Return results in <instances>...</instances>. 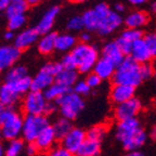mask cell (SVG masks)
<instances>
[{
    "mask_svg": "<svg viewBox=\"0 0 156 156\" xmlns=\"http://www.w3.org/2000/svg\"><path fill=\"white\" fill-rule=\"evenodd\" d=\"M141 110H142L141 101L134 97L132 99H130V100L126 101V102L116 105L114 111V115H115V118L118 122H122V120L136 118V116L141 112Z\"/></svg>",
    "mask_w": 156,
    "mask_h": 156,
    "instance_id": "obj_9",
    "label": "cell"
},
{
    "mask_svg": "<svg viewBox=\"0 0 156 156\" xmlns=\"http://www.w3.org/2000/svg\"><path fill=\"white\" fill-rule=\"evenodd\" d=\"M49 125V118L46 115H26L23 119V140L28 143H34L38 134Z\"/></svg>",
    "mask_w": 156,
    "mask_h": 156,
    "instance_id": "obj_8",
    "label": "cell"
},
{
    "mask_svg": "<svg viewBox=\"0 0 156 156\" xmlns=\"http://www.w3.org/2000/svg\"><path fill=\"white\" fill-rule=\"evenodd\" d=\"M85 81H86V83L89 86V88H90V89H93V88L99 87L102 80H101L100 78L98 77L94 73H91V74H89V75L87 76V78H86Z\"/></svg>",
    "mask_w": 156,
    "mask_h": 156,
    "instance_id": "obj_44",
    "label": "cell"
},
{
    "mask_svg": "<svg viewBox=\"0 0 156 156\" xmlns=\"http://www.w3.org/2000/svg\"><path fill=\"white\" fill-rule=\"evenodd\" d=\"M29 5L25 0H11L9 7L5 10V14H7L8 19L13 15H19V14H25Z\"/></svg>",
    "mask_w": 156,
    "mask_h": 156,
    "instance_id": "obj_32",
    "label": "cell"
},
{
    "mask_svg": "<svg viewBox=\"0 0 156 156\" xmlns=\"http://www.w3.org/2000/svg\"><path fill=\"white\" fill-rule=\"evenodd\" d=\"M0 156H5V147L0 144Z\"/></svg>",
    "mask_w": 156,
    "mask_h": 156,
    "instance_id": "obj_54",
    "label": "cell"
},
{
    "mask_svg": "<svg viewBox=\"0 0 156 156\" xmlns=\"http://www.w3.org/2000/svg\"><path fill=\"white\" fill-rule=\"evenodd\" d=\"M25 1H26L28 5H38L41 0H25Z\"/></svg>",
    "mask_w": 156,
    "mask_h": 156,
    "instance_id": "obj_52",
    "label": "cell"
},
{
    "mask_svg": "<svg viewBox=\"0 0 156 156\" xmlns=\"http://www.w3.org/2000/svg\"><path fill=\"white\" fill-rule=\"evenodd\" d=\"M38 152V149H37L34 143H28L27 145H25L24 154L26 156H36Z\"/></svg>",
    "mask_w": 156,
    "mask_h": 156,
    "instance_id": "obj_45",
    "label": "cell"
},
{
    "mask_svg": "<svg viewBox=\"0 0 156 156\" xmlns=\"http://www.w3.org/2000/svg\"><path fill=\"white\" fill-rule=\"evenodd\" d=\"M23 119L24 117L13 107H8L7 110L0 115V126L2 131V139L8 141L17 139L22 136Z\"/></svg>",
    "mask_w": 156,
    "mask_h": 156,
    "instance_id": "obj_4",
    "label": "cell"
},
{
    "mask_svg": "<svg viewBox=\"0 0 156 156\" xmlns=\"http://www.w3.org/2000/svg\"><path fill=\"white\" fill-rule=\"evenodd\" d=\"M2 140V131H1V126H0V142Z\"/></svg>",
    "mask_w": 156,
    "mask_h": 156,
    "instance_id": "obj_58",
    "label": "cell"
},
{
    "mask_svg": "<svg viewBox=\"0 0 156 156\" xmlns=\"http://www.w3.org/2000/svg\"><path fill=\"white\" fill-rule=\"evenodd\" d=\"M63 69L60 62L47 63L38 71V73L32 78L30 90L44 92L47 88L54 83V78Z\"/></svg>",
    "mask_w": 156,
    "mask_h": 156,
    "instance_id": "obj_7",
    "label": "cell"
},
{
    "mask_svg": "<svg viewBox=\"0 0 156 156\" xmlns=\"http://www.w3.org/2000/svg\"><path fill=\"white\" fill-rule=\"evenodd\" d=\"M125 10V8H124V5H122V3H116L115 5V12L116 13H118L119 14L120 12H122Z\"/></svg>",
    "mask_w": 156,
    "mask_h": 156,
    "instance_id": "obj_50",
    "label": "cell"
},
{
    "mask_svg": "<svg viewBox=\"0 0 156 156\" xmlns=\"http://www.w3.org/2000/svg\"><path fill=\"white\" fill-rule=\"evenodd\" d=\"M11 0H0V11H5L9 7Z\"/></svg>",
    "mask_w": 156,
    "mask_h": 156,
    "instance_id": "obj_46",
    "label": "cell"
},
{
    "mask_svg": "<svg viewBox=\"0 0 156 156\" xmlns=\"http://www.w3.org/2000/svg\"><path fill=\"white\" fill-rule=\"evenodd\" d=\"M56 36H58V33L55 32H50L41 35V37H39L38 41H37L38 51L44 55L52 53L55 50Z\"/></svg>",
    "mask_w": 156,
    "mask_h": 156,
    "instance_id": "obj_19",
    "label": "cell"
},
{
    "mask_svg": "<svg viewBox=\"0 0 156 156\" xmlns=\"http://www.w3.org/2000/svg\"><path fill=\"white\" fill-rule=\"evenodd\" d=\"M26 76H29V74L24 65H14L7 71L5 83H12V81L22 79Z\"/></svg>",
    "mask_w": 156,
    "mask_h": 156,
    "instance_id": "obj_31",
    "label": "cell"
},
{
    "mask_svg": "<svg viewBox=\"0 0 156 156\" xmlns=\"http://www.w3.org/2000/svg\"><path fill=\"white\" fill-rule=\"evenodd\" d=\"M107 134V128L104 125H95L91 127L90 129L86 132V138L90 140H94L98 142H102Z\"/></svg>",
    "mask_w": 156,
    "mask_h": 156,
    "instance_id": "obj_33",
    "label": "cell"
},
{
    "mask_svg": "<svg viewBox=\"0 0 156 156\" xmlns=\"http://www.w3.org/2000/svg\"><path fill=\"white\" fill-rule=\"evenodd\" d=\"M91 39V36L89 33H83V34L80 35V40L83 44H86V42H88L89 40Z\"/></svg>",
    "mask_w": 156,
    "mask_h": 156,
    "instance_id": "obj_48",
    "label": "cell"
},
{
    "mask_svg": "<svg viewBox=\"0 0 156 156\" xmlns=\"http://www.w3.org/2000/svg\"><path fill=\"white\" fill-rule=\"evenodd\" d=\"M115 138L127 152H130L141 149L147 141V133L138 118H131L118 122L115 129Z\"/></svg>",
    "mask_w": 156,
    "mask_h": 156,
    "instance_id": "obj_1",
    "label": "cell"
},
{
    "mask_svg": "<svg viewBox=\"0 0 156 156\" xmlns=\"http://www.w3.org/2000/svg\"><path fill=\"white\" fill-rule=\"evenodd\" d=\"M55 141H56V136L54 134L53 128H52L51 125H49L48 127H46L38 134V136H37L36 140L34 141V144L36 145L38 151L46 152L53 147Z\"/></svg>",
    "mask_w": 156,
    "mask_h": 156,
    "instance_id": "obj_16",
    "label": "cell"
},
{
    "mask_svg": "<svg viewBox=\"0 0 156 156\" xmlns=\"http://www.w3.org/2000/svg\"><path fill=\"white\" fill-rule=\"evenodd\" d=\"M62 65V67L64 69H73V71H76V63L75 60H74L73 55L71 53L65 54V55L62 58V61L60 62Z\"/></svg>",
    "mask_w": 156,
    "mask_h": 156,
    "instance_id": "obj_40",
    "label": "cell"
},
{
    "mask_svg": "<svg viewBox=\"0 0 156 156\" xmlns=\"http://www.w3.org/2000/svg\"><path fill=\"white\" fill-rule=\"evenodd\" d=\"M125 156H144L142 152H140L139 150H136V151H130L126 154Z\"/></svg>",
    "mask_w": 156,
    "mask_h": 156,
    "instance_id": "obj_49",
    "label": "cell"
},
{
    "mask_svg": "<svg viewBox=\"0 0 156 156\" xmlns=\"http://www.w3.org/2000/svg\"><path fill=\"white\" fill-rule=\"evenodd\" d=\"M102 53H103V58H107L108 61H111L116 67L124 61L125 58V55L119 50V48H118V46H117L115 41L107 42L103 47Z\"/></svg>",
    "mask_w": 156,
    "mask_h": 156,
    "instance_id": "obj_20",
    "label": "cell"
},
{
    "mask_svg": "<svg viewBox=\"0 0 156 156\" xmlns=\"http://www.w3.org/2000/svg\"><path fill=\"white\" fill-rule=\"evenodd\" d=\"M14 37H15V34L13 32H11V30H7V32L5 33V35H3V38H5V40H8V41L14 40Z\"/></svg>",
    "mask_w": 156,
    "mask_h": 156,
    "instance_id": "obj_47",
    "label": "cell"
},
{
    "mask_svg": "<svg viewBox=\"0 0 156 156\" xmlns=\"http://www.w3.org/2000/svg\"><path fill=\"white\" fill-rule=\"evenodd\" d=\"M90 90L91 89L89 88V86L86 83L85 80H77L75 85L73 86V91L75 93H77L78 95H80V97L89 94Z\"/></svg>",
    "mask_w": 156,
    "mask_h": 156,
    "instance_id": "obj_37",
    "label": "cell"
},
{
    "mask_svg": "<svg viewBox=\"0 0 156 156\" xmlns=\"http://www.w3.org/2000/svg\"><path fill=\"white\" fill-rule=\"evenodd\" d=\"M120 37H122L124 39H126V40H128V41H130L132 44V42L143 38V33H142L140 29L128 28L122 32V34Z\"/></svg>",
    "mask_w": 156,
    "mask_h": 156,
    "instance_id": "obj_35",
    "label": "cell"
},
{
    "mask_svg": "<svg viewBox=\"0 0 156 156\" xmlns=\"http://www.w3.org/2000/svg\"><path fill=\"white\" fill-rule=\"evenodd\" d=\"M22 108L26 115H46L54 112L56 105L47 101L42 92L30 90L25 94Z\"/></svg>",
    "mask_w": 156,
    "mask_h": 156,
    "instance_id": "obj_5",
    "label": "cell"
},
{
    "mask_svg": "<svg viewBox=\"0 0 156 156\" xmlns=\"http://www.w3.org/2000/svg\"><path fill=\"white\" fill-rule=\"evenodd\" d=\"M128 1L132 5H142V3L145 2L146 0H128Z\"/></svg>",
    "mask_w": 156,
    "mask_h": 156,
    "instance_id": "obj_53",
    "label": "cell"
},
{
    "mask_svg": "<svg viewBox=\"0 0 156 156\" xmlns=\"http://www.w3.org/2000/svg\"><path fill=\"white\" fill-rule=\"evenodd\" d=\"M55 105L56 108H58L61 117L68 120H74L85 108V101L83 97L71 90L58 99L55 101Z\"/></svg>",
    "mask_w": 156,
    "mask_h": 156,
    "instance_id": "obj_6",
    "label": "cell"
},
{
    "mask_svg": "<svg viewBox=\"0 0 156 156\" xmlns=\"http://www.w3.org/2000/svg\"><path fill=\"white\" fill-rule=\"evenodd\" d=\"M140 73H141L142 80H146L153 77V68L150 63L140 64Z\"/></svg>",
    "mask_w": 156,
    "mask_h": 156,
    "instance_id": "obj_42",
    "label": "cell"
},
{
    "mask_svg": "<svg viewBox=\"0 0 156 156\" xmlns=\"http://www.w3.org/2000/svg\"><path fill=\"white\" fill-rule=\"evenodd\" d=\"M130 56L139 64L149 63L151 61L152 55L150 53L147 47H146L145 42L143 41V39H139V40L132 42Z\"/></svg>",
    "mask_w": 156,
    "mask_h": 156,
    "instance_id": "obj_17",
    "label": "cell"
},
{
    "mask_svg": "<svg viewBox=\"0 0 156 156\" xmlns=\"http://www.w3.org/2000/svg\"><path fill=\"white\" fill-rule=\"evenodd\" d=\"M19 99L20 95L16 94L7 83H3V85L0 86V103L1 104L5 105L7 107H13L14 108Z\"/></svg>",
    "mask_w": 156,
    "mask_h": 156,
    "instance_id": "obj_23",
    "label": "cell"
},
{
    "mask_svg": "<svg viewBox=\"0 0 156 156\" xmlns=\"http://www.w3.org/2000/svg\"><path fill=\"white\" fill-rule=\"evenodd\" d=\"M101 154V142L87 139L76 152V156H99Z\"/></svg>",
    "mask_w": 156,
    "mask_h": 156,
    "instance_id": "obj_22",
    "label": "cell"
},
{
    "mask_svg": "<svg viewBox=\"0 0 156 156\" xmlns=\"http://www.w3.org/2000/svg\"><path fill=\"white\" fill-rule=\"evenodd\" d=\"M71 54L76 63V69L80 73H89L99 58V53L95 47L88 44H77L72 49Z\"/></svg>",
    "mask_w": 156,
    "mask_h": 156,
    "instance_id": "obj_3",
    "label": "cell"
},
{
    "mask_svg": "<svg viewBox=\"0 0 156 156\" xmlns=\"http://www.w3.org/2000/svg\"><path fill=\"white\" fill-rule=\"evenodd\" d=\"M86 140V131L81 128L78 127H73V129L68 132L63 139L61 140L62 144L64 149L67 150L69 153L76 154L78 149L80 147V145L83 143Z\"/></svg>",
    "mask_w": 156,
    "mask_h": 156,
    "instance_id": "obj_10",
    "label": "cell"
},
{
    "mask_svg": "<svg viewBox=\"0 0 156 156\" xmlns=\"http://www.w3.org/2000/svg\"><path fill=\"white\" fill-rule=\"evenodd\" d=\"M147 22H149V16L143 11H134V12L130 13L125 20L127 27L133 29H139L140 27L146 25Z\"/></svg>",
    "mask_w": 156,
    "mask_h": 156,
    "instance_id": "obj_24",
    "label": "cell"
},
{
    "mask_svg": "<svg viewBox=\"0 0 156 156\" xmlns=\"http://www.w3.org/2000/svg\"><path fill=\"white\" fill-rule=\"evenodd\" d=\"M122 19L120 16V14L116 13L115 11H111L106 16L103 17L100 21V24H99L97 32L101 36H106V35L114 32L116 28H118L122 25Z\"/></svg>",
    "mask_w": 156,
    "mask_h": 156,
    "instance_id": "obj_13",
    "label": "cell"
},
{
    "mask_svg": "<svg viewBox=\"0 0 156 156\" xmlns=\"http://www.w3.org/2000/svg\"><path fill=\"white\" fill-rule=\"evenodd\" d=\"M152 11H153V12H155V13H156V1L153 3V5H152Z\"/></svg>",
    "mask_w": 156,
    "mask_h": 156,
    "instance_id": "obj_56",
    "label": "cell"
},
{
    "mask_svg": "<svg viewBox=\"0 0 156 156\" xmlns=\"http://www.w3.org/2000/svg\"><path fill=\"white\" fill-rule=\"evenodd\" d=\"M152 68H153V75L156 76V62L152 65Z\"/></svg>",
    "mask_w": 156,
    "mask_h": 156,
    "instance_id": "obj_55",
    "label": "cell"
},
{
    "mask_svg": "<svg viewBox=\"0 0 156 156\" xmlns=\"http://www.w3.org/2000/svg\"><path fill=\"white\" fill-rule=\"evenodd\" d=\"M142 39H143V41L145 42L152 58H155L156 56V33L146 34Z\"/></svg>",
    "mask_w": 156,
    "mask_h": 156,
    "instance_id": "obj_36",
    "label": "cell"
},
{
    "mask_svg": "<svg viewBox=\"0 0 156 156\" xmlns=\"http://www.w3.org/2000/svg\"><path fill=\"white\" fill-rule=\"evenodd\" d=\"M150 136H151V138L153 140H156V124L153 126V128H152L151 132H150Z\"/></svg>",
    "mask_w": 156,
    "mask_h": 156,
    "instance_id": "obj_51",
    "label": "cell"
},
{
    "mask_svg": "<svg viewBox=\"0 0 156 156\" xmlns=\"http://www.w3.org/2000/svg\"><path fill=\"white\" fill-rule=\"evenodd\" d=\"M67 28L73 32H79L83 28V23L81 16H73L72 19L68 20Z\"/></svg>",
    "mask_w": 156,
    "mask_h": 156,
    "instance_id": "obj_38",
    "label": "cell"
},
{
    "mask_svg": "<svg viewBox=\"0 0 156 156\" xmlns=\"http://www.w3.org/2000/svg\"><path fill=\"white\" fill-rule=\"evenodd\" d=\"M115 69H116V66L103 56L101 58H98L97 63L93 66V73L100 78L101 80L112 78L115 73Z\"/></svg>",
    "mask_w": 156,
    "mask_h": 156,
    "instance_id": "obj_18",
    "label": "cell"
},
{
    "mask_svg": "<svg viewBox=\"0 0 156 156\" xmlns=\"http://www.w3.org/2000/svg\"><path fill=\"white\" fill-rule=\"evenodd\" d=\"M58 13H60V7H58V5L51 7L44 13L37 26L35 27L37 29V32L39 33V35H44L51 32Z\"/></svg>",
    "mask_w": 156,
    "mask_h": 156,
    "instance_id": "obj_14",
    "label": "cell"
},
{
    "mask_svg": "<svg viewBox=\"0 0 156 156\" xmlns=\"http://www.w3.org/2000/svg\"><path fill=\"white\" fill-rule=\"evenodd\" d=\"M136 88L127 85H114L111 89V100L114 104L118 105L134 98Z\"/></svg>",
    "mask_w": 156,
    "mask_h": 156,
    "instance_id": "obj_15",
    "label": "cell"
},
{
    "mask_svg": "<svg viewBox=\"0 0 156 156\" xmlns=\"http://www.w3.org/2000/svg\"><path fill=\"white\" fill-rule=\"evenodd\" d=\"M81 20H83V28H86L89 32H93V30H97L99 24H100V16L95 13L94 10H88L81 15Z\"/></svg>",
    "mask_w": 156,
    "mask_h": 156,
    "instance_id": "obj_29",
    "label": "cell"
},
{
    "mask_svg": "<svg viewBox=\"0 0 156 156\" xmlns=\"http://www.w3.org/2000/svg\"><path fill=\"white\" fill-rule=\"evenodd\" d=\"M54 134L56 136V140H62L68 132L73 129V122L72 120H68L64 117H60L52 125Z\"/></svg>",
    "mask_w": 156,
    "mask_h": 156,
    "instance_id": "obj_25",
    "label": "cell"
},
{
    "mask_svg": "<svg viewBox=\"0 0 156 156\" xmlns=\"http://www.w3.org/2000/svg\"><path fill=\"white\" fill-rule=\"evenodd\" d=\"M21 56V51L14 46L0 47V72L8 71L15 65Z\"/></svg>",
    "mask_w": 156,
    "mask_h": 156,
    "instance_id": "obj_12",
    "label": "cell"
},
{
    "mask_svg": "<svg viewBox=\"0 0 156 156\" xmlns=\"http://www.w3.org/2000/svg\"><path fill=\"white\" fill-rule=\"evenodd\" d=\"M25 151V142L21 138L8 141L5 147V156H23Z\"/></svg>",
    "mask_w": 156,
    "mask_h": 156,
    "instance_id": "obj_27",
    "label": "cell"
},
{
    "mask_svg": "<svg viewBox=\"0 0 156 156\" xmlns=\"http://www.w3.org/2000/svg\"><path fill=\"white\" fill-rule=\"evenodd\" d=\"M74 2H77V3H81V2H86L88 0H73Z\"/></svg>",
    "mask_w": 156,
    "mask_h": 156,
    "instance_id": "obj_57",
    "label": "cell"
},
{
    "mask_svg": "<svg viewBox=\"0 0 156 156\" xmlns=\"http://www.w3.org/2000/svg\"><path fill=\"white\" fill-rule=\"evenodd\" d=\"M93 10H94L95 13L100 16L101 20H102L103 17H105L107 14H108V13L111 12V10H110V8H108V5H107L106 3H104V2H101V3H99V5H97Z\"/></svg>",
    "mask_w": 156,
    "mask_h": 156,
    "instance_id": "obj_43",
    "label": "cell"
},
{
    "mask_svg": "<svg viewBox=\"0 0 156 156\" xmlns=\"http://www.w3.org/2000/svg\"><path fill=\"white\" fill-rule=\"evenodd\" d=\"M114 85H127L136 88L141 85L142 77L140 73V64L131 56H125L124 61L117 66L112 77Z\"/></svg>",
    "mask_w": 156,
    "mask_h": 156,
    "instance_id": "obj_2",
    "label": "cell"
},
{
    "mask_svg": "<svg viewBox=\"0 0 156 156\" xmlns=\"http://www.w3.org/2000/svg\"><path fill=\"white\" fill-rule=\"evenodd\" d=\"M75 36L71 34H62L56 36L55 39V50L60 52H65L68 50H72L76 46Z\"/></svg>",
    "mask_w": 156,
    "mask_h": 156,
    "instance_id": "obj_26",
    "label": "cell"
},
{
    "mask_svg": "<svg viewBox=\"0 0 156 156\" xmlns=\"http://www.w3.org/2000/svg\"><path fill=\"white\" fill-rule=\"evenodd\" d=\"M26 15L25 14H19V15H13V16L8 19V30L11 32H16L22 28L25 24H26Z\"/></svg>",
    "mask_w": 156,
    "mask_h": 156,
    "instance_id": "obj_34",
    "label": "cell"
},
{
    "mask_svg": "<svg viewBox=\"0 0 156 156\" xmlns=\"http://www.w3.org/2000/svg\"><path fill=\"white\" fill-rule=\"evenodd\" d=\"M39 37H40V35L35 27L25 28L21 30L17 35H15L13 46L19 49L20 51H22V50H25V49L29 48V47H32L33 44H36L38 41Z\"/></svg>",
    "mask_w": 156,
    "mask_h": 156,
    "instance_id": "obj_11",
    "label": "cell"
},
{
    "mask_svg": "<svg viewBox=\"0 0 156 156\" xmlns=\"http://www.w3.org/2000/svg\"><path fill=\"white\" fill-rule=\"evenodd\" d=\"M46 156H73V154L69 153L67 150H65L63 146H53L52 149L48 151Z\"/></svg>",
    "mask_w": 156,
    "mask_h": 156,
    "instance_id": "obj_41",
    "label": "cell"
},
{
    "mask_svg": "<svg viewBox=\"0 0 156 156\" xmlns=\"http://www.w3.org/2000/svg\"><path fill=\"white\" fill-rule=\"evenodd\" d=\"M9 86L16 94L20 97L23 94H26L27 92L30 91V86H32V77L30 76H26V77L19 79V80L12 81V83H5Z\"/></svg>",
    "mask_w": 156,
    "mask_h": 156,
    "instance_id": "obj_30",
    "label": "cell"
},
{
    "mask_svg": "<svg viewBox=\"0 0 156 156\" xmlns=\"http://www.w3.org/2000/svg\"><path fill=\"white\" fill-rule=\"evenodd\" d=\"M115 42H116V44L118 46V48H119V50L122 52L124 55H128V54H130V52H131V48H132L131 42L128 41V40H126V39H124L122 37L117 38V40Z\"/></svg>",
    "mask_w": 156,
    "mask_h": 156,
    "instance_id": "obj_39",
    "label": "cell"
},
{
    "mask_svg": "<svg viewBox=\"0 0 156 156\" xmlns=\"http://www.w3.org/2000/svg\"><path fill=\"white\" fill-rule=\"evenodd\" d=\"M77 80H78L77 72L73 71V69H64V68L54 78V83L63 86V87L67 88V89H71V90Z\"/></svg>",
    "mask_w": 156,
    "mask_h": 156,
    "instance_id": "obj_21",
    "label": "cell"
},
{
    "mask_svg": "<svg viewBox=\"0 0 156 156\" xmlns=\"http://www.w3.org/2000/svg\"><path fill=\"white\" fill-rule=\"evenodd\" d=\"M68 91H71V89H67V88L58 85V83H53L50 87L47 88L42 93H44L47 101H49V102H55L58 99H60L62 95L65 94Z\"/></svg>",
    "mask_w": 156,
    "mask_h": 156,
    "instance_id": "obj_28",
    "label": "cell"
}]
</instances>
